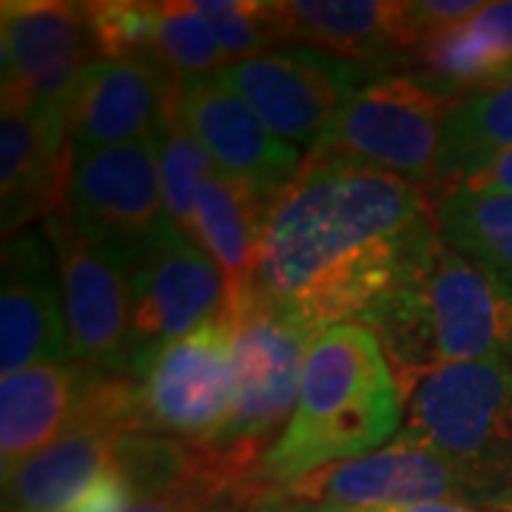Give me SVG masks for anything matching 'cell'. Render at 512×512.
<instances>
[{
  "mask_svg": "<svg viewBox=\"0 0 512 512\" xmlns=\"http://www.w3.org/2000/svg\"><path fill=\"white\" fill-rule=\"evenodd\" d=\"M436 239L424 188L308 151L268 208L251 293L313 336L336 325L367 328Z\"/></svg>",
  "mask_w": 512,
  "mask_h": 512,
  "instance_id": "6da1fadb",
  "label": "cell"
},
{
  "mask_svg": "<svg viewBox=\"0 0 512 512\" xmlns=\"http://www.w3.org/2000/svg\"><path fill=\"white\" fill-rule=\"evenodd\" d=\"M402 421V390L379 339L359 325L313 336L299 402L285 433L262 458L259 478L276 495L285 484L379 450Z\"/></svg>",
  "mask_w": 512,
  "mask_h": 512,
  "instance_id": "7a4b0ae2",
  "label": "cell"
},
{
  "mask_svg": "<svg viewBox=\"0 0 512 512\" xmlns=\"http://www.w3.org/2000/svg\"><path fill=\"white\" fill-rule=\"evenodd\" d=\"M393 376L404 384L444 365L501 359L512 365V293L476 262L436 239L416 274L370 319Z\"/></svg>",
  "mask_w": 512,
  "mask_h": 512,
  "instance_id": "3957f363",
  "label": "cell"
},
{
  "mask_svg": "<svg viewBox=\"0 0 512 512\" xmlns=\"http://www.w3.org/2000/svg\"><path fill=\"white\" fill-rule=\"evenodd\" d=\"M404 436L439 453L461 490L512 493V365H444L410 387Z\"/></svg>",
  "mask_w": 512,
  "mask_h": 512,
  "instance_id": "277c9868",
  "label": "cell"
},
{
  "mask_svg": "<svg viewBox=\"0 0 512 512\" xmlns=\"http://www.w3.org/2000/svg\"><path fill=\"white\" fill-rule=\"evenodd\" d=\"M225 316L234 330V402L220 436L200 447L237 476L256 478L296 410L313 333L254 293Z\"/></svg>",
  "mask_w": 512,
  "mask_h": 512,
  "instance_id": "5b68a950",
  "label": "cell"
},
{
  "mask_svg": "<svg viewBox=\"0 0 512 512\" xmlns=\"http://www.w3.org/2000/svg\"><path fill=\"white\" fill-rule=\"evenodd\" d=\"M453 103L424 77L384 74L350 97L311 151L379 168L433 194Z\"/></svg>",
  "mask_w": 512,
  "mask_h": 512,
  "instance_id": "8992f818",
  "label": "cell"
},
{
  "mask_svg": "<svg viewBox=\"0 0 512 512\" xmlns=\"http://www.w3.org/2000/svg\"><path fill=\"white\" fill-rule=\"evenodd\" d=\"M143 430L137 379L83 367L69 427L3 478V512H66L114 467L123 436Z\"/></svg>",
  "mask_w": 512,
  "mask_h": 512,
  "instance_id": "52a82bcc",
  "label": "cell"
},
{
  "mask_svg": "<svg viewBox=\"0 0 512 512\" xmlns=\"http://www.w3.org/2000/svg\"><path fill=\"white\" fill-rule=\"evenodd\" d=\"M128 373L225 311V276L194 239L168 222L128 259Z\"/></svg>",
  "mask_w": 512,
  "mask_h": 512,
  "instance_id": "ba28073f",
  "label": "cell"
},
{
  "mask_svg": "<svg viewBox=\"0 0 512 512\" xmlns=\"http://www.w3.org/2000/svg\"><path fill=\"white\" fill-rule=\"evenodd\" d=\"M220 74L279 140L311 151L342 106L379 72L313 46H282L237 60Z\"/></svg>",
  "mask_w": 512,
  "mask_h": 512,
  "instance_id": "9c48e42d",
  "label": "cell"
},
{
  "mask_svg": "<svg viewBox=\"0 0 512 512\" xmlns=\"http://www.w3.org/2000/svg\"><path fill=\"white\" fill-rule=\"evenodd\" d=\"M3 106L66 114L100 57L86 3L6 0L0 12Z\"/></svg>",
  "mask_w": 512,
  "mask_h": 512,
  "instance_id": "30bf717a",
  "label": "cell"
},
{
  "mask_svg": "<svg viewBox=\"0 0 512 512\" xmlns=\"http://www.w3.org/2000/svg\"><path fill=\"white\" fill-rule=\"evenodd\" d=\"M234 402V330L220 313L160 350L137 379L140 427L188 444L217 439Z\"/></svg>",
  "mask_w": 512,
  "mask_h": 512,
  "instance_id": "8fae6325",
  "label": "cell"
},
{
  "mask_svg": "<svg viewBox=\"0 0 512 512\" xmlns=\"http://www.w3.org/2000/svg\"><path fill=\"white\" fill-rule=\"evenodd\" d=\"M63 211L74 231L128 259L171 222L154 140L72 151Z\"/></svg>",
  "mask_w": 512,
  "mask_h": 512,
  "instance_id": "7c38bea8",
  "label": "cell"
},
{
  "mask_svg": "<svg viewBox=\"0 0 512 512\" xmlns=\"http://www.w3.org/2000/svg\"><path fill=\"white\" fill-rule=\"evenodd\" d=\"M55 248L72 362L100 373H128V265L74 231L63 205L43 220Z\"/></svg>",
  "mask_w": 512,
  "mask_h": 512,
  "instance_id": "4fadbf2b",
  "label": "cell"
},
{
  "mask_svg": "<svg viewBox=\"0 0 512 512\" xmlns=\"http://www.w3.org/2000/svg\"><path fill=\"white\" fill-rule=\"evenodd\" d=\"M461 493L450 464L410 436L373 453L328 464L276 490L293 512H373L450 501Z\"/></svg>",
  "mask_w": 512,
  "mask_h": 512,
  "instance_id": "5bb4252c",
  "label": "cell"
},
{
  "mask_svg": "<svg viewBox=\"0 0 512 512\" xmlns=\"http://www.w3.org/2000/svg\"><path fill=\"white\" fill-rule=\"evenodd\" d=\"M180 117L222 177L251 191L268 208L299 171V148L279 140L220 72L185 80Z\"/></svg>",
  "mask_w": 512,
  "mask_h": 512,
  "instance_id": "9a60e30c",
  "label": "cell"
},
{
  "mask_svg": "<svg viewBox=\"0 0 512 512\" xmlns=\"http://www.w3.org/2000/svg\"><path fill=\"white\" fill-rule=\"evenodd\" d=\"M49 234L20 231L3 242L0 373L72 362L69 328Z\"/></svg>",
  "mask_w": 512,
  "mask_h": 512,
  "instance_id": "2e32d148",
  "label": "cell"
},
{
  "mask_svg": "<svg viewBox=\"0 0 512 512\" xmlns=\"http://www.w3.org/2000/svg\"><path fill=\"white\" fill-rule=\"evenodd\" d=\"M180 86L154 57H97L72 106V151L146 140L180 103Z\"/></svg>",
  "mask_w": 512,
  "mask_h": 512,
  "instance_id": "e0dca14e",
  "label": "cell"
},
{
  "mask_svg": "<svg viewBox=\"0 0 512 512\" xmlns=\"http://www.w3.org/2000/svg\"><path fill=\"white\" fill-rule=\"evenodd\" d=\"M72 171V120L26 106L0 111V214L3 239L37 217H52L66 200Z\"/></svg>",
  "mask_w": 512,
  "mask_h": 512,
  "instance_id": "ac0fdd59",
  "label": "cell"
},
{
  "mask_svg": "<svg viewBox=\"0 0 512 512\" xmlns=\"http://www.w3.org/2000/svg\"><path fill=\"white\" fill-rule=\"evenodd\" d=\"M282 15L291 43L313 46L382 72L419 46L410 3L393 0H288Z\"/></svg>",
  "mask_w": 512,
  "mask_h": 512,
  "instance_id": "d6986e66",
  "label": "cell"
},
{
  "mask_svg": "<svg viewBox=\"0 0 512 512\" xmlns=\"http://www.w3.org/2000/svg\"><path fill=\"white\" fill-rule=\"evenodd\" d=\"M83 367L35 365L0 379V464L12 476L69 427Z\"/></svg>",
  "mask_w": 512,
  "mask_h": 512,
  "instance_id": "ffe728a7",
  "label": "cell"
},
{
  "mask_svg": "<svg viewBox=\"0 0 512 512\" xmlns=\"http://www.w3.org/2000/svg\"><path fill=\"white\" fill-rule=\"evenodd\" d=\"M265 217L268 205L242 185L225 180L220 171L200 188L188 237L225 276V311H234L254 291Z\"/></svg>",
  "mask_w": 512,
  "mask_h": 512,
  "instance_id": "44dd1931",
  "label": "cell"
},
{
  "mask_svg": "<svg viewBox=\"0 0 512 512\" xmlns=\"http://www.w3.org/2000/svg\"><path fill=\"white\" fill-rule=\"evenodd\" d=\"M413 60L450 97L493 83L512 69V0L484 3L470 20L421 37Z\"/></svg>",
  "mask_w": 512,
  "mask_h": 512,
  "instance_id": "7402d4cb",
  "label": "cell"
},
{
  "mask_svg": "<svg viewBox=\"0 0 512 512\" xmlns=\"http://www.w3.org/2000/svg\"><path fill=\"white\" fill-rule=\"evenodd\" d=\"M507 148H512V69L481 89L461 94L453 103L444 123L439 183L430 202L458 174Z\"/></svg>",
  "mask_w": 512,
  "mask_h": 512,
  "instance_id": "603a6c76",
  "label": "cell"
},
{
  "mask_svg": "<svg viewBox=\"0 0 512 512\" xmlns=\"http://www.w3.org/2000/svg\"><path fill=\"white\" fill-rule=\"evenodd\" d=\"M441 237L512 293V197L444 194L433 200Z\"/></svg>",
  "mask_w": 512,
  "mask_h": 512,
  "instance_id": "cb8c5ba5",
  "label": "cell"
},
{
  "mask_svg": "<svg viewBox=\"0 0 512 512\" xmlns=\"http://www.w3.org/2000/svg\"><path fill=\"white\" fill-rule=\"evenodd\" d=\"M151 140L157 151V163H160V177H163L165 211L183 234H191L200 188L217 174V168L200 140L191 134V128L183 123L180 103L157 123Z\"/></svg>",
  "mask_w": 512,
  "mask_h": 512,
  "instance_id": "d4e9b609",
  "label": "cell"
},
{
  "mask_svg": "<svg viewBox=\"0 0 512 512\" xmlns=\"http://www.w3.org/2000/svg\"><path fill=\"white\" fill-rule=\"evenodd\" d=\"M154 60H160L177 83L217 74L228 66L211 23L202 18L194 3H160Z\"/></svg>",
  "mask_w": 512,
  "mask_h": 512,
  "instance_id": "484cf974",
  "label": "cell"
},
{
  "mask_svg": "<svg viewBox=\"0 0 512 512\" xmlns=\"http://www.w3.org/2000/svg\"><path fill=\"white\" fill-rule=\"evenodd\" d=\"M202 18L211 23L220 40L228 66L237 60L282 49L291 43L282 3H259V0H197L194 3Z\"/></svg>",
  "mask_w": 512,
  "mask_h": 512,
  "instance_id": "4316f807",
  "label": "cell"
},
{
  "mask_svg": "<svg viewBox=\"0 0 512 512\" xmlns=\"http://www.w3.org/2000/svg\"><path fill=\"white\" fill-rule=\"evenodd\" d=\"M100 57H154L160 3L103 0L86 3Z\"/></svg>",
  "mask_w": 512,
  "mask_h": 512,
  "instance_id": "83f0119b",
  "label": "cell"
},
{
  "mask_svg": "<svg viewBox=\"0 0 512 512\" xmlns=\"http://www.w3.org/2000/svg\"><path fill=\"white\" fill-rule=\"evenodd\" d=\"M444 194H473V197H512V148L481 160L441 191ZM433 197V200H439Z\"/></svg>",
  "mask_w": 512,
  "mask_h": 512,
  "instance_id": "f1b7e54d",
  "label": "cell"
},
{
  "mask_svg": "<svg viewBox=\"0 0 512 512\" xmlns=\"http://www.w3.org/2000/svg\"><path fill=\"white\" fill-rule=\"evenodd\" d=\"M134 495H137V490H134L131 478L114 461V467L97 478L66 512H128Z\"/></svg>",
  "mask_w": 512,
  "mask_h": 512,
  "instance_id": "f546056e",
  "label": "cell"
},
{
  "mask_svg": "<svg viewBox=\"0 0 512 512\" xmlns=\"http://www.w3.org/2000/svg\"><path fill=\"white\" fill-rule=\"evenodd\" d=\"M128 512H217L197 490L177 487L163 493H137Z\"/></svg>",
  "mask_w": 512,
  "mask_h": 512,
  "instance_id": "4dcf8cb0",
  "label": "cell"
},
{
  "mask_svg": "<svg viewBox=\"0 0 512 512\" xmlns=\"http://www.w3.org/2000/svg\"><path fill=\"white\" fill-rule=\"evenodd\" d=\"M373 512H478L464 504L453 501H430V504H413V507H390V510H373Z\"/></svg>",
  "mask_w": 512,
  "mask_h": 512,
  "instance_id": "1f68e13d",
  "label": "cell"
},
{
  "mask_svg": "<svg viewBox=\"0 0 512 512\" xmlns=\"http://www.w3.org/2000/svg\"><path fill=\"white\" fill-rule=\"evenodd\" d=\"M490 507L498 512H512V493L498 495V498H490Z\"/></svg>",
  "mask_w": 512,
  "mask_h": 512,
  "instance_id": "d6a6232c",
  "label": "cell"
},
{
  "mask_svg": "<svg viewBox=\"0 0 512 512\" xmlns=\"http://www.w3.org/2000/svg\"><path fill=\"white\" fill-rule=\"evenodd\" d=\"M256 512H293V510L288 507V504H282L279 498H268V501H265V504H262Z\"/></svg>",
  "mask_w": 512,
  "mask_h": 512,
  "instance_id": "836d02e7",
  "label": "cell"
}]
</instances>
